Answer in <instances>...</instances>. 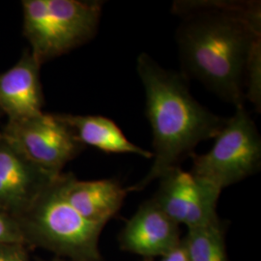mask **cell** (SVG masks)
<instances>
[{"mask_svg":"<svg viewBox=\"0 0 261 261\" xmlns=\"http://www.w3.org/2000/svg\"><path fill=\"white\" fill-rule=\"evenodd\" d=\"M173 12L184 16L176 33L183 75L244 106L247 64L261 40L260 2L178 1Z\"/></svg>","mask_w":261,"mask_h":261,"instance_id":"1","label":"cell"},{"mask_svg":"<svg viewBox=\"0 0 261 261\" xmlns=\"http://www.w3.org/2000/svg\"><path fill=\"white\" fill-rule=\"evenodd\" d=\"M137 72L145 91L154 151L149 171L130 192L142 191L177 167L201 141L214 139L226 120L196 101L185 75L163 68L149 55L138 56Z\"/></svg>","mask_w":261,"mask_h":261,"instance_id":"2","label":"cell"},{"mask_svg":"<svg viewBox=\"0 0 261 261\" xmlns=\"http://www.w3.org/2000/svg\"><path fill=\"white\" fill-rule=\"evenodd\" d=\"M59 174L19 222L25 246L75 261H103L99 250L103 225L84 219L62 194Z\"/></svg>","mask_w":261,"mask_h":261,"instance_id":"3","label":"cell"},{"mask_svg":"<svg viewBox=\"0 0 261 261\" xmlns=\"http://www.w3.org/2000/svg\"><path fill=\"white\" fill-rule=\"evenodd\" d=\"M102 1L24 0L23 34L42 66L89 42L97 33Z\"/></svg>","mask_w":261,"mask_h":261,"instance_id":"4","label":"cell"},{"mask_svg":"<svg viewBox=\"0 0 261 261\" xmlns=\"http://www.w3.org/2000/svg\"><path fill=\"white\" fill-rule=\"evenodd\" d=\"M207 153H193L191 172L222 190L231 186L260 168L261 138L245 106L235 108L215 137Z\"/></svg>","mask_w":261,"mask_h":261,"instance_id":"5","label":"cell"},{"mask_svg":"<svg viewBox=\"0 0 261 261\" xmlns=\"http://www.w3.org/2000/svg\"><path fill=\"white\" fill-rule=\"evenodd\" d=\"M1 133L30 162L54 174L62 173L66 165L85 148L61 113L42 112L7 121Z\"/></svg>","mask_w":261,"mask_h":261,"instance_id":"6","label":"cell"},{"mask_svg":"<svg viewBox=\"0 0 261 261\" xmlns=\"http://www.w3.org/2000/svg\"><path fill=\"white\" fill-rule=\"evenodd\" d=\"M158 180V191L152 199L176 224L194 229L220 220L217 205L222 190L179 166Z\"/></svg>","mask_w":261,"mask_h":261,"instance_id":"7","label":"cell"},{"mask_svg":"<svg viewBox=\"0 0 261 261\" xmlns=\"http://www.w3.org/2000/svg\"><path fill=\"white\" fill-rule=\"evenodd\" d=\"M58 175L38 167L15 145L2 139L0 142V209L19 218Z\"/></svg>","mask_w":261,"mask_h":261,"instance_id":"8","label":"cell"},{"mask_svg":"<svg viewBox=\"0 0 261 261\" xmlns=\"http://www.w3.org/2000/svg\"><path fill=\"white\" fill-rule=\"evenodd\" d=\"M181 240L179 224L165 214L152 198L140 206L119 236L123 251L151 259L165 255Z\"/></svg>","mask_w":261,"mask_h":261,"instance_id":"9","label":"cell"},{"mask_svg":"<svg viewBox=\"0 0 261 261\" xmlns=\"http://www.w3.org/2000/svg\"><path fill=\"white\" fill-rule=\"evenodd\" d=\"M41 65L27 49L19 61L0 74V114L18 121L42 113L44 95Z\"/></svg>","mask_w":261,"mask_h":261,"instance_id":"10","label":"cell"},{"mask_svg":"<svg viewBox=\"0 0 261 261\" xmlns=\"http://www.w3.org/2000/svg\"><path fill=\"white\" fill-rule=\"evenodd\" d=\"M60 187L66 200L87 221L105 226L120 210L128 189L112 179L77 180L61 173Z\"/></svg>","mask_w":261,"mask_h":261,"instance_id":"11","label":"cell"},{"mask_svg":"<svg viewBox=\"0 0 261 261\" xmlns=\"http://www.w3.org/2000/svg\"><path fill=\"white\" fill-rule=\"evenodd\" d=\"M61 114L84 146H92L109 154H132L145 159L153 158L151 151L143 149L128 140L121 129L110 118L100 115Z\"/></svg>","mask_w":261,"mask_h":261,"instance_id":"12","label":"cell"},{"mask_svg":"<svg viewBox=\"0 0 261 261\" xmlns=\"http://www.w3.org/2000/svg\"><path fill=\"white\" fill-rule=\"evenodd\" d=\"M191 261H228L221 221L188 229L183 238Z\"/></svg>","mask_w":261,"mask_h":261,"instance_id":"13","label":"cell"},{"mask_svg":"<svg viewBox=\"0 0 261 261\" xmlns=\"http://www.w3.org/2000/svg\"><path fill=\"white\" fill-rule=\"evenodd\" d=\"M245 98L249 99L255 110L261 107V40L252 47L245 77Z\"/></svg>","mask_w":261,"mask_h":261,"instance_id":"14","label":"cell"},{"mask_svg":"<svg viewBox=\"0 0 261 261\" xmlns=\"http://www.w3.org/2000/svg\"><path fill=\"white\" fill-rule=\"evenodd\" d=\"M8 244H24L23 235L19 219L0 209V245Z\"/></svg>","mask_w":261,"mask_h":261,"instance_id":"15","label":"cell"},{"mask_svg":"<svg viewBox=\"0 0 261 261\" xmlns=\"http://www.w3.org/2000/svg\"><path fill=\"white\" fill-rule=\"evenodd\" d=\"M0 261H31L24 244L0 245Z\"/></svg>","mask_w":261,"mask_h":261,"instance_id":"16","label":"cell"},{"mask_svg":"<svg viewBox=\"0 0 261 261\" xmlns=\"http://www.w3.org/2000/svg\"><path fill=\"white\" fill-rule=\"evenodd\" d=\"M161 257L162 258L160 261H191L183 239L176 247Z\"/></svg>","mask_w":261,"mask_h":261,"instance_id":"17","label":"cell"},{"mask_svg":"<svg viewBox=\"0 0 261 261\" xmlns=\"http://www.w3.org/2000/svg\"><path fill=\"white\" fill-rule=\"evenodd\" d=\"M40 261H75L71 260V259H68V258H64V257H59V256H56L55 258H51V259H48V260H40Z\"/></svg>","mask_w":261,"mask_h":261,"instance_id":"18","label":"cell"},{"mask_svg":"<svg viewBox=\"0 0 261 261\" xmlns=\"http://www.w3.org/2000/svg\"><path fill=\"white\" fill-rule=\"evenodd\" d=\"M2 139H3V137H2V133H1V130H0V142H1Z\"/></svg>","mask_w":261,"mask_h":261,"instance_id":"19","label":"cell"},{"mask_svg":"<svg viewBox=\"0 0 261 261\" xmlns=\"http://www.w3.org/2000/svg\"><path fill=\"white\" fill-rule=\"evenodd\" d=\"M144 261H153L151 258H144Z\"/></svg>","mask_w":261,"mask_h":261,"instance_id":"20","label":"cell"}]
</instances>
